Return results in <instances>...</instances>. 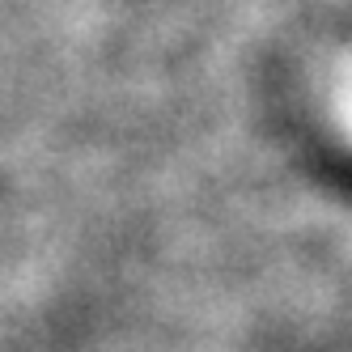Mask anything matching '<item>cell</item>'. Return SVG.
<instances>
[{
	"label": "cell",
	"mask_w": 352,
	"mask_h": 352,
	"mask_svg": "<svg viewBox=\"0 0 352 352\" xmlns=\"http://www.w3.org/2000/svg\"><path fill=\"white\" fill-rule=\"evenodd\" d=\"M327 115H331L340 140L352 148V64L336 72V81H331V98H327Z\"/></svg>",
	"instance_id": "1"
}]
</instances>
